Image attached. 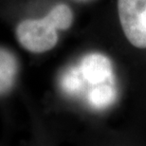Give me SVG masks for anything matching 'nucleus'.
Returning <instances> with one entry per match:
<instances>
[{
    "label": "nucleus",
    "mask_w": 146,
    "mask_h": 146,
    "mask_svg": "<svg viewBox=\"0 0 146 146\" xmlns=\"http://www.w3.org/2000/svg\"><path fill=\"white\" fill-rule=\"evenodd\" d=\"M56 25L51 17L28 19L20 22L15 30L19 44L31 53H43L50 50L58 42Z\"/></svg>",
    "instance_id": "obj_1"
},
{
    "label": "nucleus",
    "mask_w": 146,
    "mask_h": 146,
    "mask_svg": "<svg viewBox=\"0 0 146 146\" xmlns=\"http://www.w3.org/2000/svg\"><path fill=\"white\" fill-rule=\"evenodd\" d=\"M118 13L130 44L146 48V0H118Z\"/></svg>",
    "instance_id": "obj_2"
},
{
    "label": "nucleus",
    "mask_w": 146,
    "mask_h": 146,
    "mask_svg": "<svg viewBox=\"0 0 146 146\" xmlns=\"http://www.w3.org/2000/svg\"><path fill=\"white\" fill-rule=\"evenodd\" d=\"M76 69L81 79V94L86 84L91 86L88 89L89 91L94 87L114 82L112 64L104 54L89 53L86 55L80 64L76 66Z\"/></svg>",
    "instance_id": "obj_3"
},
{
    "label": "nucleus",
    "mask_w": 146,
    "mask_h": 146,
    "mask_svg": "<svg viewBox=\"0 0 146 146\" xmlns=\"http://www.w3.org/2000/svg\"><path fill=\"white\" fill-rule=\"evenodd\" d=\"M18 70L15 56L11 51L0 48V94L13 87Z\"/></svg>",
    "instance_id": "obj_4"
},
{
    "label": "nucleus",
    "mask_w": 146,
    "mask_h": 146,
    "mask_svg": "<svg viewBox=\"0 0 146 146\" xmlns=\"http://www.w3.org/2000/svg\"><path fill=\"white\" fill-rule=\"evenodd\" d=\"M116 99V87L114 82L94 87L86 94V101L95 109H104L111 106Z\"/></svg>",
    "instance_id": "obj_5"
},
{
    "label": "nucleus",
    "mask_w": 146,
    "mask_h": 146,
    "mask_svg": "<svg viewBox=\"0 0 146 146\" xmlns=\"http://www.w3.org/2000/svg\"><path fill=\"white\" fill-rule=\"evenodd\" d=\"M48 15L53 20L58 30L66 31L69 29L73 22V13L71 9L65 4H59L49 11Z\"/></svg>",
    "instance_id": "obj_6"
}]
</instances>
